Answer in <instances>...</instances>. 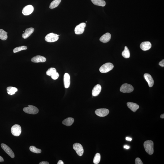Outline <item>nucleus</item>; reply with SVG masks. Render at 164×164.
I'll return each mask as SVG.
<instances>
[{"label":"nucleus","mask_w":164,"mask_h":164,"mask_svg":"<svg viewBox=\"0 0 164 164\" xmlns=\"http://www.w3.org/2000/svg\"><path fill=\"white\" fill-rule=\"evenodd\" d=\"M154 143L153 141L151 140H148L145 141L144 143V147L145 151L148 154L152 155L154 152Z\"/></svg>","instance_id":"obj_1"},{"label":"nucleus","mask_w":164,"mask_h":164,"mask_svg":"<svg viewBox=\"0 0 164 164\" xmlns=\"http://www.w3.org/2000/svg\"><path fill=\"white\" fill-rule=\"evenodd\" d=\"M114 67L113 64L108 62L104 64L100 67L99 71L102 73H106L110 71Z\"/></svg>","instance_id":"obj_2"},{"label":"nucleus","mask_w":164,"mask_h":164,"mask_svg":"<svg viewBox=\"0 0 164 164\" xmlns=\"http://www.w3.org/2000/svg\"><path fill=\"white\" fill-rule=\"evenodd\" d=\"M25 113L31 114H36L38 113L39 110L35 106L29 105L28 107H25L23 109Z\"/></svg>","instance_id":"obj_3"},{"label":"nucleus","mask_w":164,"mask_h":164,"mask_svg":"<svg viewBox=\"0 0 164 164\" xmlns=\"http://www.w3.org/2000/svg\"><path fill=\"white\" fill-rule=\"evenodd\" d=\"M59 36V35H57L56 34L50 33L45 36V40L46 41L49 43L55 42L58 40Z\"/></svg>","instance_id":"obj_4"},{"label":"nucleus","mask_w":164,"mask_h":164,"mask_svg":"<svg viewBox=\"0 0 164 164\" xmlns=\"http://www.w3.org/2000/svg\"><path fill=\"white\" fill-rule=\"evenodd\" d=\"M134 88L131 84H124L121 86L120 88V91L123 93H131L133 92Z\"/></svg>","instance_id":"obj_5"},{"label":"nucleus","mask_w":164,"mask_h":164,"mask_svg":"<svg viewBox=\"0 0 164 164\" xmlns=\"http://www.w3.org/2000/svg\"><path fill=\"white\" fill-rule=\"evenodd\" d=\"M11 132L13 136H18L21 133V128L19 125L15 124L11 128Z\"/></svg>","instance_id":"obj_6"},{"label":"nucleus","mask_w":164,"mask_h":164,"mask_svg":"<svg viewBox=\"0 0 164 164\" xmlns=\"http://www.w3.org/2000/svg\"><path fill=\"white\" fill-rule=\"evenodd\" d=\"M73 148L79 156H81L83 155L84 152L83 147L80 144L78 143L74 144Z\"/></svg>","instance_id":"obj_7"},{"label":"nucleus","mask_w":164,"mask_h":164,"mask_svg":"<svg viewBox=\"0 0 164 164\" xmlns=\"http://www.w3.org/2000/svg\"><path fill=\"white\" fill-rule=\"evenodd\" d=\"M86 26V23H82L76 26L75 29V33L76 34L80 35L83 33Z\"/></svg>","instance_id":"obj_8"},{"label":"nucleus","mask_w":164,"mask_h":164,"mask_svg":"<svg viewBox=\"0 0 164 164\" xmlns=\"http://www.w3.org/2000/svg\"><path fill=\"white\" fill-rule=\"evenodd\" d=\"M1 146L3 149L6 152V153L10 156L11 158H14L15 157V155L12 150L10 148L9 146L4 143H2Z\"/></svg>","instance_id":"obj_9"},{"label":"nucleus","mask_w":164,"mask_h":164,"mask_svg":"<svg viewBox=\"0 0 164 164\" xmlns=\"http://www.w3.org/2000/svg\"><path fill=\"white\" fill-rule=\"evenodd\" d=\"M34 10L33 7L31 5H28L23 8L22 10L23 14L25 16H28L31 14Z\"/></svg>","instance_id":"obj_10"},{"label":"nucleus","mask_w":164,"mask_h":164,"mask_svg":"<svg viewBox=\"0 0 164 164\" xmlns=\"http://www.w3.org/2000/svg\"><path fill=\"white\" fill-rule=\"evenodd\" d=\"M109 111L106 109H98L95 111V114L97 116L99 117H105L109 114Z\"/></svg>","instance_id":"obj_11"},{"label":"nucleus","mask_w":164,"mask_h":164,"mask_svg":"<svg viewBox=\"0 0 164 164\" xmlns=\"http://www.w3.org/2000/svg\"><path fill=\"white\" fill-rule=\"evenodd\" d=\"M144 77L148 82L149 86L150 87H153L154 84V81L151 76L149 74L145 73L144 75Z\"/></svg>","instance_id":"obj_12"},{"label":"nucleus","mask_w":164,"mask_h":164,"mask_svg":"<svg viewBox=\"0 0 164 164\" xmlns=\"http://www.w3.org/2000/svg\"><path fill=\"white\" fill-rule=\"evenodd\" d=\"M151 43L149 41L143 42L140 44V48L143 51L149 50L151 48Z\"/></svg>","instance_id":"obj_13"},{"label":"nucleus","mask_w":164,"mask_h":164,"mask_svg":"<svg viewBox=\"0 0 164 164\" xmlns=\"http://www.w3.org/2000/svg\"><path fill=\"white\" fill-rule=\"evenodd\" d=\"M46 59L45 57L40 55H37L32 58L31 61L34 63L44 62H46Z\"/></svg>","instance_id":"obj_14"},{"label":"nucleus","mask_w":164,"mask_h":164,"mask_svg":"<svg viewBox=\"0 0 164 164\" xmlns=\"http://www.w3.org/2000/svg\"><path fill=\"white\" fill-rule=\"evenodd\" d=\"M111 35L110 33H107L102 35L100 38V41L103 43H106L110 40Z\"/></svg>","instance_id":"obj_15"},{"label":"nucleus","mask_w":164,"mask_h":164,"mask_svg":"<svg viewBox=\"0 0 164 164\" xmlns=\"http://www.w3.org/2000/svg\"><path fill=\"white\" fill-rule=\"evenodd\" d=\"M101 87L100 84H98L94 87L93 89L92 94L93 96H96L99 95L101 92Z\"/></svg>","instance_id":"obj_16"},{"label":"nucleus","mask_w":164,"mask_h":164,"mask_svg":"<svg viewBox=\"0 0 164 164\" xmlns=\"http://www.w3.org/2000/svg\"><path fill=\"white\" fill-rule=\"evenodd\" d=\"M34 29L32 28H27L25 30L24 33L22 35V37L24 39H26L31 35L34 31Z\"/></svg>","instance_id":"obj_17"},{"label":"nucleus","mask_w":164,"mask_h":164,"mask_svg":"<svg viewBox=\"0 0 164 164\" xmlns=\"http://www.w3.org/2000/svg\"><path fill=\"white\" fill-rule=\"evenodd\" d=\"M70 76L69 74L66 73L64 75V85L66 88H68L70 84Z\"/></svg>","instance_id":"obj_18"},{"label":"nucleus","mask_w":164,"mask_h":164,"mask_svg":"<svg viewBox=\"0 0 164 164\" xmlns=\"http://www.w3.org/2000/svg\"><path fill=\"white\" fill-rule=\"evenodd\" d=\"M127 105L128 108L134 112H136L139 108V106L138 104L134 103L128 102Z\"/></svg>","instance_id":"obj_19"},{"label":"nucleus","mask_w":164,"mask_h":164,"mask_svg":"<svg viewBox=\"0 0 164 164\" xmlns=\"http://www.w3.org/2000/svg\"><path fill=\"white\" fill-rule=\"evenodd\" d=\"M74 121V119L73 118L69 117L64 120L62 121V123L66 126H70L72 125Z\"/></svg>","instance_id":"obj_20"},{"label":"nucleus","mask_w":164,"mask_h":164,"mask_svg":"<svg viewBox=\"0 0 164 164\" xmlns=\"http://www.w3.org/2000/svg\"><path fill=\"white\" fill-rule=\"evenodd\" d=\"M91 1L96 5L104 7L106 5V2L103 0H91Z\"/></svg>","instance_id":"obj_21"},{"label":"nucleus","mask_w":164,"mask_h":164,"mask_svg":"<svg viewBox=\"0 0 164 164\" xmlns=\"http://www.w3.org/2000/svg\"><path fill=\"white\" fill-rule=\"evenodd\" d=\"M8 94L10 95L14 94L18 91V89L16 87H10L7 88Z\"/></svg>","instance_id":"obj_22"},{"label":"nucleus","mask_w":164,"mask_h":164,"mask_svg":"<svg viewBox=\"0 0 164 164\" xmlns=\"http://www.w3.org/2000/svg\"><path fill=\"white\" fill-rule=\"evenodd\" d=\"M61 1V0H54L50 4L49 7L50 9H53L57 7L59 5Z\"/></svg>","instance_id":"obj_23"},{"label":"nucleus","mask_w":164,"mask_h":164,"mask_svg":"<svg viewBox=\"0 0 164 164\" xmlns=\"http://www.w3.org/2000/svg\"><path fill=\"white\" fill-rule=\"evenodd\" d=\"M7 34L4 30L0 29V39L3 40H6L8 38Z\"/></svg>","instance_id":"obj_24"},{"label":"nucleus","mask_w":164,"mask_h":164,"mask_svg":"<svg viewBox=\"0 0 164 164\" xmlns=\"http://www.w3.org/2000/svg\"><path fill=\"white\" fill-rule=\"evenodd\" d=\"M122 55L125 58H129L130 57V53L129 50L127 47H125L124 50L122 52Z\"/></svg>","instance_id":"obj_25"},{"label":"nucleus","mask_w":164,"mask_h":164,"mask_svg":"<svg viewBox=\"0 0 164 164\" xmlns=\"http://www.w3.org/2000/svg\"><path fill=\"white\" fill-rule=\"evenodd\" d=\"M101 160V155L100 154L97 153L94 156L93 162L95 164H98L99 163Z\"/></svg>","instance_id":"obj_26"},{"label":"nucleus","mask_w":164,"mask_h":164,"mask_svg":"<svg viewBox=\"0 0 164 164\" xmlns=\"http://www.w3.org/2000/svg\"><path fill=\"white\" fill-rule=\"evenodd\" d=\"M27 49V47L25 46H22L16 47L13 50V52L14 53H16L22 50H26Z\"/></svg>","instance_id":"obj_27"},{"label":"nucleus","mask_w":164,"mask_h":164,"mask_svg":"<svg viewBox=\"0 0 164 164\" xmlns=\"http://www.w3.org/2000/svg\"><path fill=\"white\" fill-rule=\"evenodd\" d=\"M29 149L30 151L33 153H41V150L37 148L34 146H30Z\"/></svg>","instance_id":"obj_28"},{"label":"nucleus","mask_w":164,"mask_h":164,"mask_svg":"<svg viewBox=\"0 0 164 164\" xmlns=\"http://www.w3.org/2000/svg\"><path fill=\"white\" fill-rule=\"evenodd\" d=\"M57 72L56 69L54 68H50L48 69L46 72V74L47 75L51 76Z\"/></svg>","instance_id":"obj_29"},{"label":"nucleus","mask_w":164,"mask_h":164,"mask_svg":"<svg viewBox=\"0 0 164 164\" xmlns=\"http://www.w3.org/2000/svg\"><path fill=\"white\" fill-rule=\"evenodd\" d=\"M59 77V75L58 73L56 72L55 73L51 76V77L54 80H56V79L58 78Z\"/></svg>","instance_id":"obj_30"},{"label":"nucleus","mask_w":164,"mask_h":164,"mask_svg":"<svg viewBox=\"0 0 164 164\" xmlns=\"http://www.w3.org/2000/svg\"><path fill=\"white\" fill-rule=\"evenodd\" d=\"M135 164H143V162L139 158H137L135 160Z\"/></svg>","instance_id":"obj_31"},{"label":"nucleus","mask_w":164,"mask_h":164,"mask_svg":"<svg viewBox=\"0 0 164 164\" xmlns=\"http://www.w3.org/2000/svg\"><path fill=\"white\" fill-rule=\"evenodd\" d=\"M159 65L160 66L162 67H164V60H162L159 63Z\"/></svg>","instance_id":"obj_32"},{"label":"nucleus","mask_w":164,"mask_h":164,"mask_svg":"<svg viewBox=\"0 0 164 164\" xmlns=\"http://www.w3.org/2000/svg\"><path fill=\"white\" fill-rule=\"evenodd\" d=\"M39 164H49V163L48 162L43 161V162H40V163Z\"/></svg>","instance_id":"obj_33"},{"label":"nucleus","mask_w":164,"mask_h":164,"mask_svg":"<svg viewBox=\"0 0 164 164\" xmlns=\"http://www.w3.org/2000/svg\"><path fill=\"white\" fill-rule=\"evenodd\" d=\"M4 160L2 157L0 156V162H2L4 161Z\"/></svg>","instance_id":"obj_34"},{"label":"nucleus","mask_w":164,"mask_h":164,"mask_svg":"<svg viewBox=\"0 0 164 164\" xmlns=\"http://www.w3.org/2000/svg\"><path fill=\"white\" fill-rule=\"evenodd\" d=\"M57 164H64L63 162L62 161V160H59Z\"/></svg>","instance_id":"obj_35"},{"label":"nucleus","mask_w":164,"mask_h":164,"mask_svg":"<svg viewBox=\"0 0 164 164\" xmlns=\"http://www.w3.org/2000/svg\"><path fill=\"white\" fill-rule=\"evenodd\" d=\"M126 140L128 141H131L132 140V139L131 138L127 137L126 138Z\"/></svg>","instance_id":"obj_36"},{"label":"nucleus","mask_w":164,"mask_h":164,"mask_svg":"<svg viewBox=\"0 0 164 164\" xmlns=\"http://www.w3.org/2000/svg\"><path fill=\"white\" fill-rule=\"evenodd\" d=\"M124 148L125 149H129L130 148V147L129 146H126H126H124Z\"/></svg>","instance_id":"obj_37"},{"label":"nucleus","mask_w":164,"mask_h":164,"mask_svg":"<svg viewBox=\"0 0 164 164\" xmlns=\"http://www.w3.org/2000/svg\"><path fill=\"white\" fill-rule=\"evenodd\" d=\"M160 117L162 119H164V114H163L161 115V116H160Z\"/></svg>","instance_id":"obj_38"}]
</instances>
